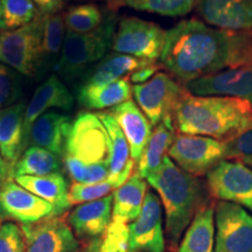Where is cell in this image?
I'll return each instance as SVG.
<instances>
[{"mask_svg": "<svg viewBox=\"0 0 252 252\" xmlns=\"http://www.w3.org/2000/svg\"><path fill=\"white\" fill-rule=\"evenodd\" d=\"M235 48L234 32L189 19L166 32L159 59L163 68L186 84L231 68Z\"/></svg>", "mask_w": 252, "mask_h": 252, "instance_id": "cell-1", "label": "cell"}, {"mask_svg": "<svg viewBox=\"0 0 252 252\" xmlns=\"http://www.w3.org/2000/svg\"><path fill=\"white\" fill-rule=\"evenodd\" d=\"M182 134L226 141L252 127V104L231 96H194L186 91L174 110Z\"/></svg>", "mask_w": 252, "mask_h": 252, "instance_id": "cell-2", "label": "cell"}, {"mask_svg": "<svg viewBox=\"0 0 252 252\" xmlns=\"http://www.w3.org/2000/svg\"><path fill=\"white\" fill-rule=\"evenodd\" d=\"M63 162L75 184L108 180L109 137L97 113L80 112L72 121Z\"/></svg>", "mask_w": 252, "mask_h": 252, "instance_id": "cell-3", "label": "cell"}, {"mask_svg": "<svg viewBox=\"0 0 252 252\" xmlns=\"http://www.w3.org/2000/svg\"><path fill=\"white\" fill-rule=\"evenodd\" d=\"M146 181L159 194L165 209L166 235L174 247L200 210L202 201L200 181L182 171L168 156L163 158L159 168Z\"/></svg>", "mask_w": 252, "mask_h": 252, "instance_id": "cell-4", "label": "cell"}, {"mask_svg": "<svg viewBox=\"0 0 252 252\" xmlns=\"http://www.w3.org/2000/svg\"><path fill=\"white\" fill-rule=\"evenodd\" d=\"M115 33V14H109L104 23L90 33L76 34L67 31L61 56L54 67L58 76L68 81L83 76L87 69L105 58L112 48Z\"/></svg>", "mask_w": 252, "mask_h": 252, "instance_id": "cell-5", "label": "cell"}, {"mask_svg": "<svg viewBox=\"0 0 252 252\" xmlns=\"http://www.w3.org/2000/svg\"><path fill=\"white\" fill-rule=\"evenodd\" d=\"M41 13L17 31L0 33V63L24 76H35L42 68Z\"/></svg>", "mask_w": 252, "mask_h": 252, "instance_id": "cell-6", "label": "cell"}, {"mask_svg": "<svg viewBox=\"0 0 252 252\" xmlns=\"http://www.w3.org/2000/svg\"><path fill=\"white\" fill-rule=\"evenodd\" d=\"M166 31L159 25L139 18L122 19L116 30L112 50L117 54L154 61L161 55Z\"/></svg>", "mask_w": 252, "mask_h": 252, "instance_id": "cell-7", "label": "cell"}, {"mask_svg": "<svg viewBox=\"0 0 252 252\" xmlns=\"http://www.w3.org/2000/svg\"><path fill=\"white\" fill-rule=\"evenodd\" d=\"M168 157L188 174L204 175L225 160V144L204 135L175 134Z\"/></svg>", "mask_w": 252, "mask_h": 252, "instance_id": "cell-8", "label": "cell"}, {"mask_svg": "<svg viewBox=\"0 0 252 252\" xmlns=\"http://www.w3.org/2000/svg\"><path fill=\"white\" fill-rule=\"evenodd\" d=\"M186 90L166 72H157L143 84H134L132 94L152 126L174 119V110Z\"/></svg>", "mask_w": 252, "mask_h": 252, "instance_id": "cell-9", "label": "cell"}, {"mask_svg": "<svg viewBox=\"0 0 252 252\" xmlns=\"http://www.w3.org/2000/svg\"><path fill=\"white\" fill-rule=\"evenodd\" d=\"M210 194L252 212V169L236 160H222L207 174Z\"/></svg>", "mask_w": 252, "mask_h": 252, "instance_id": "cell-10", "label": "cell"}, {"mask_svg": "<svg viewBox=\"0 0 252 252\" xmlns=\"http://www.w3.org/2000/svg\"><path fill=\"white\" fill-rule=\"evenodd\" d=\"M215 225L214 252H252V216L243 207L220 201Z\"/></svg>", "mask_w": 252, "mask_h": 252, "instance_id": "cell-11", "label": "cell"}, {"mask_svg": "<svg viewBox=\"0 0 252 252\" xmlns=\"http://www.w3.org/2000/svg\"><path fill=\"white\" fill-rule=\"evenodd\" d=\"M128 248L135 252L165 251L162 204L154 191L145 195L139 216L127 224Z\"/></svg>", "mask_w": 252, "mask_h": 252, "instance_id": "cell-12", "label": "cell"}, {"mask_svg": "<svg viewBox=\"0 0 252 252\" xmlns=\"http://www.w3.org/2000/svg\"><path fill=\"white\" fill-rule=\"evenodd\" d=\"M50 216H55L52 204L21 187L13 178L8 179L0 187L1 220L32 224Z\"/></svg>", "mask_w": 252, "mask_h": 252, "instance_id": "cell-13", "label": "cell"}, {"mask_svg": "<svg viewBox=\"0 0 252 252\" xmlns=\"http://www.w3.org/2000/svg\"><path fill=\"white\" fill-rule=\"evenodd\" d=\"M27 252H78L80 243L68 222L50 216L32 224H20Z\"/></svg>", "mask_w": 252, "mask_h": 252, "instance_id": "cell-14", "label": "cell"}, {"mask_svg": "<svg viewBox=\"0 0 252 252\" xmlns=\"http://www.w3.org/2000/svg\"><path fill=\"white\" fill-rule=\"evenodd\" d=\"M185 89L194 96H231L252 104V65L228 68L190 81Z\"/></svg>", "mask_w": 252, "mask_h": 252, "instance_id": "cell-15", "label": "cell"}, {"mask_svg": "<svg viewBox=\"0 0 252 252\" xmlns=\"http://www.w3.org/2000/svg\"><path fill=\"white\" fill-rule=\"evenodd\" d=\"M195 7L206 23L219 30L252 31V0H195Z\"/></svg>", "mask_w": 252, "mask_h": 252, "instance_id": "cell-16", "label": "cell"}, {"mask_svg": "<svg viewBox=\"0 0 252 252\" xmlns=\"http://www.w3.org/2000/svg\"><path fill=\"white\" fill-rule=\"evenodd\" d=\"M71 124L72 121L68 115L55 111L43 113L33 123L25 137V150L27 146H37L63 159Z\"/></svg>", "mask_w": 252, "mask_h": 252, "instance_id": "cell-17", "label": "cell"}, {"mask_svg": "<svg viewBox=\"0 0 252 252\" xmlns=\"http://www.w3.org/2000/svg\"><path fill=\"white\" fill-rule=\"evenodd\" d=\"M74 96L65 87L61 78L58 75H50L36 88L30 103L27 104L26 110H25V137L33 123L37 118H40L43 113L49 112V110L52 109L70 111L74 106Z\"/></svg>", "mask_w": 252, "mask_h": 252, "instance_id": "cell-18", "label": "cell"}, {"mask_svg": "<svg viewBox=\"0 0 252 252\" xmlns=\"http://www.w3.org/2000/svg\"><path fill=\"white\" fill-rule=\"evenodd\" d=\"M109 137V179L116 189L130 179L134 169L130 145L117 122L109 111L97 113Z\"/></svg>", "mask_w": 252, "mask_h": 252, "instance_id": "cell-19", "label": "cell"}, {"mask_svg": "<svg viewBox=\"0 0 252 252\" xmlns=\"http://www.w3.org/2000/svg\"><path fill=\"white\" fill-rule=\"evenodd\" d=\"M113 196L77 204L68 216V224L81 238H97L103 236L112 220Z\"/></svg>", "mask_w": 252, "mask_h": 252, "instance_id": "cell-20", "label": "cell"}, {"mask_svg": "<svg viewBox=\"0 0 252 252\" xmlns=\"http://www.w3.org/2000/svg\"><path fill=\"white\" fill-rule=\"evenodd\" d=\"M110 113L130 145L131 157L138 161L152 134V124L133 100H126L115 108L110 109Z\"/></svg>", "mask_w": 252, "mask_h": 252, "instance_id": "cell-21", "label": "cell"}, {"mask_svg": "<svg viewBox=\"0 0 252 252\" xmlns=\"http://www.w3.org/2000/svg\"><path fill=\"white\" fill-rule=\"evenodd\" d=\"M25 103H14L0 110V153L9 169L24 153Z\"/></svg>", "mask_w": 252, "mask_h": 252, "instance_id": "cell-22", "label": "cell"}, {"mask_svg": "<svg viewBox=\"0 0 252 252\" xmlns=\"http://www.w3.org/2000/svg\"><path fill=\"white\" fill-rule=\"evenodd\" d=\"M154 61H147L124 54H110L94 64L82 76L81 86H104L121 78L130 76L133 71L152 64Z\"/></svg>", "mask_w": 252, "mask_h": 252, "instance_id": "cell-23", "label": "cell"}, {"mask_svg": "<svg viewBox=\"0 0 252 252\" xmlns=\"http://www.w3.org/2000/svg\"><path fill=\"white\" fill-rule=\"evenodd\" d=\"M13 179L21 187L52 204L54 208L55 216L62 215L71 206L69 201V188L70 187L62 173L45 176L23 175Z\"/></svg>", "mask_w": 252, "mask_h": 252, "instance_id": "cell-24", "label": "cell"}, {"mask_svg": "<svg viewBox=\"0 0 252 252\" xmlns=\"http://www.w3.org/2000/svg\"><path fill=\"white\" fill-rule=\"evenodd\" d=\"M147 182L137 173L132 174L127 181L113 191L112 222L130 224L139 216L143 208Z\"/></svg>", "mask_w": 252, "mask_h": 252, "instance_id": "cell-25", "label": "cell"}, {"mask_svg": "<svg viewBox=\"0 0 252 252\" xmlns=\"http://www.w3.org/2000/svg\"><path fill=\"white\" fill-rule=\"evenodd\" d=\"M131 94L130 76H126L104 86H80L77 99L80 105L87 110H104L130 100Z\"/></svg>", "mask_w": 252, "mask_h": 252, "instance_id": "cell-26", "label": "cell"}, {"mask_svg": "<svg viewBox=\"0 0 252 252\" xmlns=\"http://www.w3.org/2000/svg\"><path fill=\"white\" fill-rule=\"evenodd\" d=\"M174 119H166L156 126L152 131L149 143L145 147L140 159L138 160L137 174L146 180L159 168L163 158L168 156V150L174 140Z\"/></svg>", "mask_w": 252, "mask_h": 252, "instance_id": "cell-27", "label": "cell"}, {"mask_svg": "<svg viewBox=\"0 0 252 252\" xmlns=\"http://www.w3.org/2000/svg\"><path fill=\"white\" fill-rule=\"evenodd\" d=\"M215 251V209L203 207L195 214L186 229L178 252H214Z\"/></svg>", "mask_w": 252, "mask_h": 252, "instance_id": "cell-28", "label": "cell"}, {"mask_svg": "<svg viewBox=\"0 0 252 252\" xmlns=\"http://www.w3.org/2000/svg\"><path fill=\"white\" fill-rule=\"evenodd\" d=\"M62 173V160L56 154L37 146L24 151L12 169V178L17 176H45Z\"/></svg>", "mask_w": 252, "mask_h": 252, "instance_id": "cell-29", "label": "cell"}, {"mask_svg": "<svg viewBox=\"0 0 252 252\" xmlns=\"http://www.w3.org/2000/svg\"><path fill=\"white\" fill-rule=\"evenodd\" d=\"M41 58L42 68L58 63L64 42L65 30L64 19L62 14L41 13Z\"/></svg>", "mask_w": 252, "mask_h": 252, "instance_id": "cell-30", "label": "cell"}, {"mask_svg": "<svg viewBox=\"0 0 252 252\" xmlns=\"http://www.w3.org/2000/svg\"><path fill=\"white\" fill-rule=\"evenodd\" d=\"M39 14L33 0H0V33L27 26Z\"/></svg>", "mask_w": 252, "mask_h": 252, "instance_id": "cell-31", "label": "cell"}, {"mask_svg": "<svg viewBox=\"0 0 252 252\" xmlns=\"http://www.w3.org/2000/svg\"><path fill=\"white\" fill-rule=\"evenodd\" d=\"M65 30L71 33L86 34L97 30L104 23L103 12L98 6L84 4L72 6L63 15Z\"/></svg>", "mask_w": 252, "mask_h": 252, "instance_id": "cell-32", "label": "cell"}, {"mask_svg": "<svg viewBox=\"0 0 252 252\" xmlns=\"http://www.w3.org/2000/svg\"><path fill=\"white\" fill-rule=\"evenodd\" d=\"M122 5L135 11L174 18L190 13L195 7V0H123Z\"/></svg>", "mask_w": 252, "mask_h": 252, "instance_id": "cell-33", "label": "cell"}, {"mask_svg": "<svg viewBox=\"0 0 252 252\" xmlns=\"http://www.w3.org/2000/svg\"><path fill=\"white\" fill-rule=\"evenodd\" d=\"M127 238V225L111 220L105 234L91 239L82 252H135L128 248Z\"/></svg>", "mask_w": 252, "mask_h": 252, "instance_id": "cell-34", "label": "cell"}, {"mask_svg": "<svg viewBox=\"0 0 252 252\" xmlns=\"http://www.w3.org/2000/svg\"><path fill=\"white\" fill-rule=\"evenodd\" d=\"M113 190L116 188L109 180L98 184H74L69 188V201L70 204L91 202L111 195Z\"/></svg>", "mask_w": 252, "mask_h": 252, "instance_id": "cell-35", "label": "cell"}, {"mask_svg": "<svg viewBox=\"0 0 252 252\" xmlns=\"http://www.w3.org/2000/svg\"><path fill=\"white\" fill-rule=\"evenodd\" d=\"M225 159L239 161L252 169V127L224 141Z\"/></svg>", "mask_w": 252, "mask_h": 252, "instance_id": "cell-36", "label": "cell"}, {"mask_svg": "<svg viewBox=\"0 0 252 252\" xmlns=\"http://www.w3.org/2000/svg\"><path fill=\"white\" fill-rule=\"evenodd\" d=\"M0 252H27L20 225L6 222L0 226Z\"/></svg>", "mask_w": 252, "mask_h": 252, "instance_id": "cell-37", "label": "cell"}, {"mask_svg": "<svg viewBox=\"0 0 252 252\" xmlns=\"http://www.w3.org/2000/svg\"><path fill=\"white\" fill-rule=\"evenodd\" d=\"M19 93L15 74L7 65L0 63V110L12 105Z\"/></svg>", "mask_w": 252, "mask_h": 252, "instance_id": "cell-38", "label": "cell"}, {"mask_svg": "<svg viewBox=\"0 0 252 252\" xmlns=\"http://www.w3.org/2000/svg\"><path fill=\"white\" fill-rule=\"evenodd\" d=\"M158 69H159V64H157L154 62L152 64L147 65V67H144L139 69V70L133 71L130 75V82L134 84H143L145 82L151 80L157 74Z\"/></svg>", "mask_w": 252, "mask_h": 252, "instance_id": "cell-39", "label": "cell"}, {"mask_svg": "<svg viewBox=\"0 0 252 252\" xmlns=\"http://www.w3.org/2000/svg\"><path fill=\"white\" fill-rule=\"evenodd\" d=\"M40 13L54 14L62 8L63 0H33Z\"/></svg>", "mask_w": 252, "mask_h": 252, "instance_id": "cell-40", "label": "cell"}, {"mask_svg": "<svg viewBox=\"0 0 252 252\" xmlns=\"http://www.w3.org/2000/svg\"><path fill=\"white\" fill-rule=\"evenodd\" d=\"M12 178V173L7 163L5 162L4 158H2L1 153H0V187L5 184L8 179Z\"/></svg>", "mask_w": 252, "mask_h": 252, "instance_id": "cell-41", "label": "cell"}, {"mask_svg": "<svg viewBox=\"0 0 252 252\" xmlns=\"http://www.w3.org/2000/svg\"><path fill=\"white\" fill-rule=\"evenodd\" d=\"M112 4H122L123 0H111Z\"/></svg>", "mask_w": 252, "mask_h": 252, "instance_id": "cell-42", "label": "cell"}, {"mask_svg": "<svg viewBox=\"0 0 252 252\" xmlns=\"http://www.w3.org/2000/svg\"><path fill=\"white\" fill-rule=\"evenodd\" d=\"M1 223H2V220H0V226H1Z\"/></svg>", "mask_w": 252, "mask_h": 252, "instance_id": "cell-43", "label": "cell"}]
</instances>
